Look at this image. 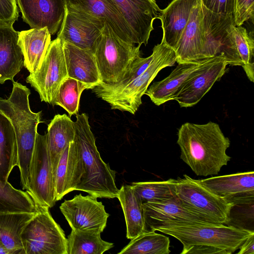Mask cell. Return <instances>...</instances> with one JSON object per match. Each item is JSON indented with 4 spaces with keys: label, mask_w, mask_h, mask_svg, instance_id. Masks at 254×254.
Wrapping results in <instances>:
<instances>
[{
    "label": "cell",
    "mask_w": 254,
    "mask_h": 254,
    "mask_svg": "<svg viewBox=\"0 0 254 254\" xmlns=\"http://www.w3.org/2000/svg\"><path fill=\"white\" fill-rule=\"evenodd\" d=\"M177 143L180 158L197 176L217 175L231 157L226 153L230 140L219 125L210 121L204 124L186 123L179 128Z\"/></svg>",
    "instance_id": "cell-1"
},
{
    "label": "cell",
    "mask_w": 254,
    "mask_h": 254,
    "mask_svg": "<svg viewBox=\"0 0 254 254\" xmlns=\"http://www.w3.org/2000/svg\"><path fill=\"white\" fill-rule=\"evenodd\" d=\"M12 92L7 99L0 97V112L11 122L16 135L17 165L23 190L29 189L31 162L34 149L37 127L42 111L35 113L30 109V90L20 83L12 80Z\"/></svg>",
    "instance_id": "cell-2"
},
{
    "label": "cell",
    "mask_w": 254,
    "mask_h": 254,
    "mask_svg": "<svg viewBox=\"0 0 254 254\" xmlns=\"http://www.w3.org/2000/svg\"><path fill=\"white\" fill-rule=\"evenodd\" d=\"M74 137L80 156L83 175L76 190L86 192L97 198L117 197L119 192L115 183L116 172L101 158L85 113L77 114L73 123Z\"/></svg>",
    "instance_id": "cell-3"
},
{
    "label": "cell",
    "mask_w": 254,
    "mask_h": 254,
    "mask_svg": "<svg viewBox=\"0 0 254 254\" xmlns=\"http://www.w3.org/2000/svg\"><path fill=\"white\" fill-rule=\"evenodd\" d=\"M183 245L181 254H231L254 232L224 224L189 225L158 228Z\"/></svg>",
    "instance_id": "cell-4"
},
{
    "label": "cell",
    "mask_w": 254,
    "mask_h": 254,
    "mask_svg": "<svg viewBox=\"0 0 254 254\" xmlns=\"http://www.w3.org/2000/svg\"><path fill=\"white\" fill-rule=\"evenodd\" d=\"M140 46L122 40L105 24L92 49L102 82H119L140 57Z\"/></svg>",
    "instance_id": "cell-5"
},
{
    "label": "cell",
    "mask_w": 254,
    "mask_h": 254,
    "mask_svg": "<svg viewBox=\"0 0 254 254\" xmlns=\"http://www.w3.org/2000/svg\"><path fill=\"white\" fill-rule=\"evenodd\" d=\"M152 54L153 57L149 65L133 81L121 90L101 98L112 109L134 115L142 104V96L159 72L176 63L174 50L162 41L154 47Z\"/></svg>",
    "instance_id": "cell-6"
},
{
    "label": "cell",
    "mask_w": 254,
    "mask_h": 254,
    "mask_svg": "<svg viewBox=\"0 0 254 254\" xmlns=\"http://www.w3.org/2000/svg\"><path fill=\"white\" fill-rule=\"evenodd\" d=\"M49 208L40 206L21 234L25 254H67V238Z\"/></svg>",
    "instance_id": "cell-7"
},
{
    "label": "cell",
    "mask_w": 254,
    "mask_h": 254,
    "mask_svg": "<svg viewBox=\"0 0 254 254\" xmlns=\"http://www.w3.org/2000/svg\"><path fill=\"white\" fill-rule=\"evenodd\" d=\"M141 206L144 232L171 226L222 224L189 207L178 197L163 202H145Z\"/></svg>",
    "instance_id": "cell-8"
},
{
    "label": "cell",
    "mask_w": 254,
    "mask_h": 254,
    "mask_svg": "<svg viewBox=\"0 0 254 254\" xmlns=\"http://www.w3.org/2000/svg\"><path fill=\"white\" fill-rule=\"evenodd\" d=\"M67 77L63 43L57 38L51 42L39 68L30 73L26 81L38 93L41 101L54 106L58 88Z\"/></svg>",
    "instance_id": "cell-9"
},
{
    "label": "cell",
    "mask_w": 254,
    "mask_h": 254,
    "mask_svg": "<svg viewBox=\"0 0 254 254\" xmlns=\"http://www.w3.org/2000/svg\"><path fill=\"white\" fill-rule=\"evenodd\" d=\"M203 33L208 58L223 55L227 64L242 66L233 35L235 26L233 14L215 13L203 5Z\"/></svg>",
    "instance_id": "cell-10"
},
{
    "label": "cell",
    "mask_w": 254,
    "mask_h": 254,
    "mask_svg": "<svg viewBox=\"0 0 254 254\" xmlns=\"http://www.w3.org/2000/svg\"><path fill=\"white\" fill-rule=\"evenodd\" d=\"M176 193L189 207L225 225L232 204L214 194L197 181L184 175L177 179Z\"/></svg>",
    "instance_id": "cell-11"
},
{
    "label": "cell",
    "mask_w": 254,
    "mask_h": 254,
    "mask_svg": "<svg viewBox=\"0 0 254 254\" xmlns=\"http://www.w3.org/2000/svg\"><path fill=\"white\" fill-rule=\"evenodd\" d=\"M28 193L39 205L53 207L56 202L55 184L46 141V133L37 132L31 162Z\"/></svg>",
    "instance_id": "cell-12"
},
{
    "label": "cell",
    "mask_w": 254,
    "mask_h": 254,
    "mask_svg": "<svg viewBox=\"0 0 254 254\" xmlns=\"http://www.w3.org/2000/svg\"><path fill=\"white\" fill-rule=\"evenodd\" d=\"M61 211L73 230L104 231L109 217L102 202L91 195H76L65 200L60 206Z\"/></svg>",
    "instance_id": "cell-13"
},
{
    "label": "cell",
    "mask_w": 254,
    "mask_h": 254,
    "mask_svg": "<svg viewBox=\"0 0 254 254\" xmlns=\"http://www.w3.org/2000/svg\"><path fill=\"white\" fill-rule=\"evenodd\" d=\"M227 65L223 55L204 61L185 82L174 100L176 101L181 107L195 105L213 84L220 80L226 72Z\"/></svg>",
    "instance_id": "cell-14"
},
{
    "label": "cell",
    "mask_w": 254,
    "mask_h": 254,
    "mask_svg": "<svg viewBox=\"0 0 254 254\" xmlns=\"http://www.w3.org/2000/svg\"><path fill=\"white\" fill-rule=\"evenodd\" d=\"M66 8L106 24L122 40L137 44V41L113 0H65Z\"/></svg>",
    "instance_id": "cell-15"
},
{
    "label": "cell",
    "mask_w": 254,
    "mask_h": 254,
    "mask_svg": "<svg viewBox=\"0 0 254 254\" xmlns=\"http://www.w3.org/2000/svg\"><path fill=\"white\" fill-rule=\"evenodd\" d=\"M173 50L178 64L201 63L209 59L203 33L201 0H196L193 5L188 22Z\"/></svg>",
    "instance_id": "cell-16"
},
{
    "label": "cell",
    "mask_w": 254,
    "mask_h": 254,
    "mask_svg": "<svg viewBox=\"0 0 254 254\" xmlns=\"http://www.w3.org/2000/svg\"><path fill=\"white\" fill-rule=\"evenodd\" d=\"M197 181L214 194L232 205L254 201V171Z\"/></svg>",
    "instance_id": "cell-17"
},
{
    "label": "cell",
    "mask_w": 254,
    "mask_h": 254,
    "mask_svg": "<svg viewBox=\"0 0 254 254\" xmlns=\"http://www.w3.org/2000/svg\"><path fill=\"white\" fill-rule=\"evenodd\" d=\"M129 26L137 45L146 46L153 30V22L161 10L155 0H113Z\"/></svg>",
    "instance_id": "cell-18"
},
{
    "label": "cell",
    "mask_w": 254,
    "mask_h": 254,
    "mask_svg": "<svg viewBox=\"0 0 254 254\" xmlns=\"http://www.w3.org/2000/svg\"><path fill=\"white\" fill-rule=\"evenodd\" d=\"M23 21L31 28H47L51 35L60 29L66 5L65 0H16Z\"/></svg>",
    "instance_id": "cell-19"
},
{
    "label": "cell",
    "mask_w": 254,
    "mask_h": 254,
    "mask_svg": "<svg viewBox=\"0 0 254 254\" xmlns=\"http://www.w3.org/2000/svg\"><path fill=\"white\" fill-rule=\"evenodd\" d=\"M104 25L66 8L57 38L79 48L92 50Z\"/></svg>",
    "instance_id": "cell-20"
},
{
    "label": "cell",
    "mask_w": 254,
    "mask_h": 254,
    "mask_svg": "<svg viewBox=\"0 0 254 254\" xmlns=\"http://www.w3.org/2000/svg\"><path fill=\"white\" fill-rule=\"evenodd\" d=\"M62 43L68 77L93 88L102 82L92 51L79 48L67 42Z\"/></svg>",
    "instance_id": "cell-21"
},
{
    "label": "cell",
    "mask_w": 254,
    "mask_h": 254,
    "mask_svg": "<svg viewBox=\"0 0 254 254\" xmlns=\"http://www.w3.org/2000/svg\"><path fill=\"white\" fill-rule=\"evenodd\" d=\"M83 171L82 161L75 142H71L63 152L55 175L56 201L76 189L80 182Z\"/></svg>",
    "instance_id": "cell-22"
},
{
    "label": "cell",
    "mask_w": 254,
    "mask_h": 254,
    "mask_svg": "<svg viewBox=\"0 0 254 254\" xmlns=\"http://www.w3.org/2000/svg\"><path fill=\"white\" fill-rule=\"evenodd\" d=\"M196 0H173L161 10L158 18L161 22V41L173 50L178 42L190 16Z\"/></svg>",
    "instance_id": "cell-23"
},
{
    "label": "cell",
    "mask_w": 254,
    "mask_h": 254,
    "mask_svg": "<svg viewBox=\"0 0 254 254\" xmlns=\"http://www.w3.org/2000/svg\"><path fill=\"white\" fill-rule=\"evenodd\" d=\"M202 62L178 64L168 76L154 82L148 87L144 94L157 106L174 100L185 82L193 75Z\"/></svg>",
    "instance_id": "cell-24"
},
{
    "label": "cell",
    "mask_w": 254,
    "mask_h": 254,
    "mask_svg": "<svg viewBox=\"0 0 254 254\" xmlns=\"http://www.w3.org/2000/svg\"><path fill=\"white\" fill-rule=\"evenodd\" d=\"M18 39V32L13 25L0 24V84L13 80L24 65Z\"/></svg>",
    "instance_id": "cell-25"
},
{
    "label": "cell",
    "mask_w": 254,
    "mask_h": 254,
    "mask_svg": "<svg viewBox=\"0 0 254 254\" xmlns=\"http://www.w3.org/2000/svg\"><path fill=\"white\" fill-rule=\"evenodd\" d=\"M73 123L66 114H57L48 126L46 141L55 184L56 172L61 156L74 139Z\"/></svg>",
    "instance_id": "cell-26"
},
{
    "label": "cell",
    "mask_w": 254,
    "mask_h": 254,
    "mask_svg": "<svg viewBox=\"0 0 254 254\" xmlns=\"http://www.w3.org/2000/svg\"><path fill=\"white\" fill-rule=\"evenodd\" d=\"M47 28H31L18 32V44L24 59V66L30 73L40 67L51 42Z\"/></svg>",
    "instance_id": "cell-27"
},
{
    "label": "cell",
    "mask_w": 254,
    "mask_h": 254,
    "mask_svg": "<svg viewBox=\"0 0 254 254\" xmlns=\"http://www.w3.org/2000/svg\"><path fill=\"white\" fill-rule=\"evenodd\" d=\"M36 213L0 212V240L9 254H25L21 234Z\"/></svg>",
    "instance_id": "cell-28"
},
{
    "label": "cell",
    "mask_w": 254,
    "mask_h": 254,
    "mask_svg": "<svg viewBox=\"0 0 254 254\" xmlns=\"http://www.w3.org/2000/svg\"><path fill=\"white\" fill-rule=\"evenodd\" d=\"M17 165L15 133L9 120L0 112V181L8 182L11 172Z\"/></svg>",
    "instance_id": "cell-29"
},
{
    "label": "cell",
    "mask_w": 254,
    "mask_h": 254,
    "mask_svg": "<svg viewBox=\"0 0 254 254\" xmlns=\"http://www.w3.org/2000/svg\"><path fill=\"white\" fill-rule=\"evenodd\" d=\"M124 214L126 237L132 239L144 232V219L141 203L136 197L131 185H123L117 196Z\"/></svg>",
    "instance_id": "cell-30"
},
{
    "label": "cell",
    "mask_w": 254,
    "mask_h": 254,
    "mask_svg": "<svg viewBox=\"0 0 254 254\" xmlns=\"http://www.w3.org/2000/svg\"><path fill=\"white\" fill-rule=\"evenodd\" d=\"M113 247V243L103 240L101 233L94 231L71 230L67 238V254H102Z\"/></svg>",
    "instance_id": "cell-31"
},
{
    "label": "cell",
    "mask_w": 254,
    "mask_h": 254,
    "mask_svg": "<svg viewBox=\"0 0 254 254\" xmlns=\"http://www.w3.org/2000/svg\"><path fill=\"white\" fill-rule=\"evenodd\" d=\"M40 207L26 191L0 181V212L36 213Z\"/></svg>",
    "instance_id": "cell-32"
},
{
    "label": "cell",
    "mask_w": 254,
    "mask_h": 254,
    "mask_svg": "<svg viewBox=\"0 0 254 254\" xmlns=\"http://www.w3.org/2000/svg\"><path fill=\"white\" fill-rule=\"evenodd\" d=\"M168 237L151 231L144 232L131 239L118 254H169Z\"/></svg>",
    "instance_id": "cell-33"
},
{
    "label": "cell",
    "mask_w": 254,
    "mask_h": 254,
    "mask_svg": "<svg viewBox=\"0 0 254 254\" xmlns=\"http://www.w3.org/2000/svg\"><path fill=\"white\" fill-rule=\"evenodd\" d=\"M177 179H169L162 181L133 182L131 188L140 202H163L177 197Z\"/></svg>",
    "instance_id": "cell-34"
},
{
    "label": "cell",
    "mask_w": 254,
    "mask_h": 254,
    "mask_svg": "<svg viewBox=\"0 0 254 254\" xmlns=\"http://www.w3.org/2000/svg\"><path fill=\"white\" fill-rule=\"evenodd\" d=\"M92 88L90 85L68 77L60 84L55 96L54 105L62 107L70 117L77 115L83 91Z\"/></svg>",
    "instance_id": "cell-35"
},
{
    "label": "cell",
    "mask_w": 254,
    "mask_h": 254,
    "mask_svg": "<svg viewBox=\"0 0 254 254\" xmlns=\"http://www.w3.org/2000/svg\"><path fill=\"white\" fill-rule=\"evenodd\" d=\"M233 35L235 48L242 62V66L249 79H254V40L253 37L242 26H234Z\"/></svg>",
    "instance_id": "cell-36"
},
{
    "label": "cell",
    "mask_w": 254,
    "mask_h": 254,
    "mask_svg": "<svg viewBox=\"0 0 254 254\" xmlns=\"http://www.w3.org/2000/svg\"><path fill=\"white\" fill-rule=\"evenodd\" d=\"M153 54L146 58H137L124 76L117 83L108 84L101 82L92 89L96 96L101 97L116 93L133 81L141 74L149 65L153 59Z\"/></svg>",
    "instance_id": "cell-37"
},
{
    "label": "cell",
    "mask_w": 254,
    "mask_h": 254,
    "mask_svg": "<svg viewBox=\"0 0 254 254\" xmlns=\"http://www.w3.org/2000/svg\"><path fill=\"white\" fill-rule=\"evenodd\" d=\"M254 201L233 204L225 225L254 232Z\"/></svg>",
    "instance_id": "cell-38"
},
{
    "label": "cell",
    "mask_w": 254,
    "mask_h": 254,
    "mask_svg": "<svg viewBox=\"0 0 254 254\" xmlns=\"http://www.w3.org/2000/svg\"><path fill=\"white\" fill-rule=\"evenodd\" d=\"M233 16L235 25L242 26L254 16V0H233Z\"/></svg>",
    "instance_id": "cell-39"
},
{
    "label": "cell",
    "mask_w": 254,
    "mask_h": 254,
    "mask_svg": "<svg viewBox=\"0 0 254 254\" xmlns=\"http://www.w3.org/2000/svg\"><path fill=\"white\" fill-rule=\"evenodd\" d=\"M18 17L16 0H0V24L13 25Z\"/></svg>",
    "instance_id": "cell-40"
},
{
    "label": "cell",
    "mask_w": 254,
    "mask_h": 254,
    "mask_svg": "<svg viewBox=\"0 0 254 254\" xmlns=\"http://www.w3.org/2000/svg\"><path fill=\"white\" fill-rule=\"evenodd\" d=\"M203 5L210 11L220 14H233V0H201Z\"/></svg>",
    "instance_id": "cell-41"
},
{
    "label": "cell",
    "mask_w": 254,
    "mask_h": 254,
    "mask_svg": "<svg viewBox=\"0 0 254 254\" xmlns=\"http://www.w3.org/2000/svg\"><path fill=\"white\" fill-rule=\"evenodd\" d=\"M239 249L238 254H254V234L249 237Z\"/></svg>",
    "instance_id": "cell-42"
},
{
    "label": "cell",
    "mask_w": 254,
    "mask_h": 254,
    "mask_svg": "<svg viewBox=\"0 0 254 254\" xmlns=\"http://www.w3.org/2000/svg\"><path fill=\"white\" fill-rule=\"evenodd\" d=\"M0 254H9V253L1 241L0 240Z\"/></svg>",
    "instance_id": "cell-43"
}]
</instances>
